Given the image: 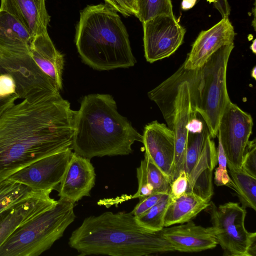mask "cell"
Wrapping results in <instances>:
<instances>
[{
  "instance_id": "obj_1",
  "label": "cell",
  "mask_w": 256,
  "mask_h": 256,
  "mask_svg": "<svg viewBox=\"0 0 256 256\" xmlns=\"http://www.w3.org/2000/svg\"><path fill=\"white\" fill-rule=\"evenodd\" d=\"M76 113L60 92L7 109L0 116V182L38 160L72 149Z\"/></svg>"
},
{
  "instance_id": "obj_2",
  "label": "cell",
  "mask_w": 256,
  "mask_h": 256,
  "mask_svg": "<svg viewBox=\"0 0 256 256\" xmlns=\"http://www.w3.org/2000/svg\"><path fill=\"white\" fill-rule=\"evenodd\" d=\"M68 244L82 256H144L174 251L161 230L142 227L132 212L88 216L72 232Z\"/></svg>"
},
{
  "instance_id": "obj_3",
  "label": "cell",
  "mask_w": 256,
  "mask_h": 256,
  "mask_svg": "<svg viewBox=\"0 0 256 256\" xmlns=\"http://www.w3.org/2000/svg\"><path fill=\"white\" fill-rule=\"evenodd\" d=\"M135 142H142V135L117 110L108 94L84 96L74 118L72 145L74 152L90 160L104 156L128 155Z\"/></svg>"
},
{
  "instance_id": "obj_4",
  "label": "cell",
  "mask_w": 256,
  "mask_h": 256,
  "mask_svg": "<svg viewBox=\"0 0 256 256\" xmlns=\"http://www.w3.org/2000/svg\"><path fill=\"white\" fill-rule=\"evenodd\" d=\"M75 43L83 62L94 70L128 68L136 62L126 28L106 4L88 6L80 11Z\"/></svg>"
},
{
  "instance_id": "obj_5",
  "label": "cell",
  "mask_w": 256,
  "mask_h": 256,
  "mask_svg": "<svg viewBox=\"0 0 256 256\" xmlns=\"http://www.w3.org/2000/svg\"><path fill=\"white\" fill-rule=\"evenodd\" d=\"M32 38L13 16L0 11V76H10L18 98L28 101L60 92L32 57Z\"/></svg>"
},
{
  "instance_id": "obj_6",
  "label": "cell",
  "mask_w": 256,
  "mask_h": 256,
  "mask_svg": "<svg viewBox=\"0 0 256 256\" xmlns=\"http://www.w3.org/2000/svg\"><path fill=\"white\" fill-rule=\"evenodd\" d=\"M74 202L56 204L16 229L0 246V256H38L62 238L74 220Z\"/></svg>"
},
{
  "instance_id": "obj_7",
  "label": "cell",
  "mask_w": 256,
  "mask_h": 256,
  "mask_svg": "<svg viewBox=\"0 0 256 256\" xmlns=\"http://www.w3.org/2000/svg\"><path fill=\"white\" fill-rule=\"evenodd\" d=\"M234 42L220 47L200 67L202 88L198 113L201 116L212 138L218 136L220 120L230 102L226 87V70Z\"/></svg>"
},
{
  "instance_id": "obj_8",
  "label": "cell",
  "mask_w": 256,
  "mask_h": 256,
  "mask_svg": "<svg viewBox=\"0 0 256 256\" xmlns=\"http://www.w3.org/2000/svg\"><path fill=\"white\" fill-rule=\"evenodd\" d=\"M204 210L210 216L212 228L224 255L246 256L250 244L256 238V233L248 232L245 228L246 208L234 202L216 206L210 200Z\"/></svg>"
},
{
  "instance_id": "obj_9",
  "label": "cell",
  "mask_w": 256,
  "mask_h": 256,
  "mask_svg": "<svg viewBox=\"0 0 256 256\" xmlns=\"http://www.w3.org/2000/svg\"><path fill=\"white\" fill-rule=\"evenodd\" d=\"M252 127L250 114L230 102L220 120L217 136L226 154L228 167L242 168L244 152Z\"/></svg>"
},
{
  "instance_id": "obj_10",
  "label": "cell",
  "mask_w": 256,
  "mask_h": 256,
  "mask_svg": "<svg viewBox=\"0 0 256 256\" xmlns=\"http://www.w3.org/2000/svg\"><path fill=\"white\" fill-rule=\"evenodd\" d=\"M144 56L148 62L169 57L181 46L185 28L174 15H159L142 23Z\"/></svg>"
},
{
  "instance_id": "obj_11",
  "label": "cell",
  "mask_w": 256,
  "mask_h": 256,
  "mask_svg": "<svg viewBox=\"0 0 256 256\" xmlns=\"http://www.w3.org/2000/svg\"><path fill=\"white\" fill-rule=\"evenodd\" d=\"M72 153V148H68L46 156L18 170L8 178L33 189L52 192L60 182Z\"/></svg>"
},
{
  "instance_id": "obj_12",
  "label": "cell",
  "mask_w": 256,
  "mask_h": 256,
  "mask_svg": "<svg viewBox=\"0 0 256 256\" xmlns=\"http://www.w3.org/2000/svg\"><path fill=\"white\" fill-rule=\"evenodd\" d=\"M145 154L172 182L174 155V134L166 124L154 120L144 128L142 142Z\"/></svg>"
},
{
  "instance_id": "obj_13",
  "label": "cell",
  "mask_w": 256,
  "mask_h": 256,
  "mask_svg": "<svg viewBox=\"0 0 256 256\" xmlns=\"http://www.w3.org/2000/svg\"><path fill=\"white\" fill-rule=\"evenodd\" d=\"M236 34L228 17L222 19L208 30H202L193 43L183 63L185 68L201 67L208 58L220 47L234 42Z\"/></svg>"
},
{
  "instance_id": "obj_14",
  "label": "cell",
  "mask_w": 256,
  "mask_h": 256,
  "mask_svg": "<svg viewBox=\"0 0 256 256\" xmlns=\"http://www.w3.org/2000/svg\"><path fill=\"white\" fill-rule=\"evenodd\" d=\"M90 160L74 152L58 186V196L76 202L84 196H90L95 184L96 172Z\"/></svg>"
},
{
  "instance_id": "obj_15",
  "label": "cell",
  "mask_w": 256,
  "mask_h": 256,
  "mask_svg": "<svg viewBox=\"0 0 256 256\" xmlns=\"http://www.w3.org/2000/svg\"><path fill=\"white\" fill-rule=\"evenodd\" d=\"M161 230L164 238L174 250L180 252H198L212 249L218 242L212 227L197 226L190 220Z\"/></svg>"
},
{
  "instance_id": "obj_16",
  "label": "cell",
  "mask_w": 256,
  "mask_h": 256,
  "mask_svg": "<svg viewBox=\"0 0 256 256\" xmlns=\"http://www.w3.org/2000/svg\"><path fill=\"white\" fill-rule=\"evenodd\" d=\"M51 192H44L0 213V246L19 227L56 204Z\"/></svg>"
},
{
  "instance_id": "obj_17",
  "label": "cell",
  "mask_w": 256,
  "mask_h": 256,
  "mask_svg": "<svg viewBox=\"0 0 256 256\" xmlns=\"http://www.w3.org/2000/svg\"><path fill=\"white\" fill-rule=\"evenodd\" d=\"M0 11L13 16L32 38L48 32L50 16L45 0H1Z\"/></svg>"
},
{
  "instance_id": "obj_18",
  "label": "cell",
  "mask_w": 256,
  "mask_h": 256,
  "mask_svg": "<svg viewBox=\"0 0 256 256\" xmlns=\"http://www.w3.org/2000/svg\"><path fill=\"white\" fill-rule=\"evenodd\" d=\"M217 164V148L210 134L198 160L187 176L186 192H193L210 202L214 194L212 172Z\"/></svg>"
},
{
  "instance_id": "obj_19",
  "label": "cell",
  "mask_w": 256,
  "mask_h": 256,
  "mask_svg": "<svg viewBox=\"0 0 256 256\" xmlns=\"http://www.w3.org/2000/svg\"><path fill=\"white\" fill-rule=\"evenodd\" d=\"M30 50L37 65L62 90L64 58L55 48L48 32L32 38Z\"/></svg>"
},
{
  "instance_id": "obj_20",
  "label": "cell",
  "mask_w": 256,
  "mask_h": 256,
  "mask_svg": "<svg viewBox=\"0 0 256 256\" xmlns=\"http://www.w3.org/2000/svg\"><path fill=\"white\" fill-rule=\"evenodd\" d=\"M209 204L210 202L192 192H185L178 198H171L164 216V228L192 220Z\"/></svg>"
},
{
  "instance_id": "obj_21",
  "label": "cell",
  "mask_w": 256,
  "mask_h": 256,
  "mask_svg": "<svg viewBox=\"0 0 256 256\" xmlns=\"http://www.w3.org/2000/svg\"><path fill=\"white\" fill-rule=\"evenodd\" d=\"M138 188L149 194H170V184L162 171L146 155L136 168Z\"/></svg>"
},
{
  "instance_id": "obj_22",
  "label": "cell",
  "mask_w": 256,
  "mask_h": 256,
  "mask_svg": "<svg viewBox=\"0 0 256 256\" xmlns=\"http://www.w3.org/2000/svg\"><path fill=\"white\" fill-rule=\"evenodd\" d=\"M44 192L6 178L0 182V213Z\"/></svg>"
},
{
  "instance_id": "obj_23",
  "label": "cell",
  "mask_w": 256,
  "mask_h": 256,
  "mask_svg": "<svg viewBox=\"0 0 256 256\" xmlns=\"http://www.w3.org/2000/svg\"><path fill=\"white\" fill-rule=\"evenodd\" d=\"M234 190L244 208L256 210V178L246 172L242 168L228 167Z\"/></svg>"
},
{
  "instance_id": "obj_24",
  "label": "cell",
  "mask_w": 256,
  "mask_h": 256,
  "mask_svg": "<svg viewBox=\"0 0 256 256\" xmlns=\"http://www.w3.org/2000/svg\"><path fill=\"white\" fill-rule=\"evenodd\" d=\"M171 200L170 194H164L161 200L142 214L136 217L138 224L144 228L158 232L164 228L165 212Z\"/></svg>"
},
{
  "instance_id": "obj_25",
  "label": "cell",
  "mask_w": 256,
  "mask_h": 256,
  "mask_svg": "<svg viewBox=\"0 0 256 256\" xmlns=\"http://www.w3.org/2000/svg\"><path fill=\"white\" fill-rule=\"evenodd\" d=\"M136 16L142 23L159 15L173 16L171 0H136Z\"/></svg>"
},
{
  "instance_id": "obj_26",
  "label": "cell",
  "mask_w": 256,
  "mask_h": 256,
  "mask_svg": "<svg viewBox=\"0 0 256 256\" xmlns=\"http://www.w3.org/2000/svg\"><path fill=\"white\" fill-rule=\"evenodd\" d=\"M209 135L210 133L206 124L200 132H188L184 168L187 176L198 160Z\"/></svg>"
},
{
  "instance_id": "obj_27",
  "label": "cell",
  "mask_w": 256,
  "mask_h": 256,
  "mask_svg": "<svg viewBox=\"0 0 256 256\" xmlns=\"http://www.w3.org/2000/svg\"><path fill=\"white\" fill-rule=\"evenodd\" d=\"M216 148L218 166L214 172V183L218 186H226L234 190V184L226 169V158L219 138H218V146Z\"/></svg>"
},
{
  "instance_id": "obj_28",
  "label": "cell",
  "mask_w": 256,
  "mask_h": 256,
  "mask_svg": "<svg viewBox=\"0 0 256 256\" xmlns=\"http://www.w3.org/2000/svg\"><path fill=\"white\" fill-rule=\"evenodd\" d=\"M242 168L250 175L256 178V141L249 140L245 148Z\"/></svg>"
},
{
  "instance_id": "obj_29",
  "label": "cell",
  "mask_w": 256,
  "mask_h": 256,
  "mask_svg": "<svg viewBox=\"0 0 256 256\" xmlns=\"http://www.w3.org/2000/svg\"><path fill=\"white\" fill-rule=\"evenodd\" d=\"M164 195V194L161 193H153L140 200L138 203L131 212L136 217L142 214L158 203Z\"/></svg>"
},
{
  "instance_id": "obj_30",
  "label": "cell",
  "mask_w": 256,
  "mask_h": 256,
  "mask_svg": "<svg viewBox=\"0 0 256 256\" xmlns=\"http://www.w3.org/2000/svg\"><path fill=\"white\" fill-rule=\"evenodd\" d=\"M188 185V177L184 170L180 172L179 175L170 183V194L172 198L180 197L184 194Z\"/></svg>"
},
{
  "instance_id": "obj_31",
  "label": "cell",
  "mask_w": 256,
  "mask_h": 256,
  "mask_svg": "<svg viewBox=\"0 0 256 256\" xmlns=\"http://www.w3.org/2000/svg\"><path fill=\"white\" fill-rule=\"evenodd\" d=\"M12 96H16L18 98L14 80L8 76L0 75V98H5Z\"/></svg>"
},
{
  "instance_id": "obj_32",
  "label": "cell",
  "mask_w": 256,
  "mask_h": 256,
  "mask_svg": "<svg viewBox=\"0 0 256 256\" xmlns=\"http://www.w3.org/2000/svg\"><path fill=\"white\" fill-rule=\"evenodd\" d=\"M106 4L124 16L133 15L128 8L125 0H104Z\"/></svg>"
},
{
  "instance_id": "obj_33",
  "label": "cell",
  "mask_w": 256,
  "mask_h": 256,
  "mask_svg": "<svg viewBox=\"0 0 256 256\" xmlns=\"http://www.w3.org/2000/svg\"><path fill=\"white\" fill-rule=\"evenodd\" d=\"M212 3L214 6L220 14L222 18L228 17L230 12V7L228 0H207Z\"/></svg>"
},
{
  "instance_id": "obj_34",
  "label": "cell",
  "mask_w": 256,
  "mask_h": 256,
  "mask_svg": "<svg viewBox=\"0 0 256 256\" xmlns=\"http://www.w3.org/2000/svg\"><path fill=\"white\" fill-rule=\"evenodd\" d=\"M204 122L197 118V116L192 118L186 126L189 132L199 133L202 132L204 128Z\"/></svg>"
},
{
  "instance_id": "obj_35",
  "label": "cell",
  "mask_w": 256,
  "mask_h": 256,
  "mask_svg": "<svg viewBox=\"0 0 256 256\" xmlns=\"http://www.w3.org/2000/svg\"><path fill=\"white\" fill-rule=\"evenodd\" d=\"M18 98L12 96L8 98H0V116L8 108L12 106Z\"/></svg>"
},
{
  "instance_id": "obj_36",
  "label": "cell",
  "mask_w": 256,
  "mask_h": 256,
  "mask_svg": "<svg viewBox=\"0 0 256 256\" xmlns=\"http://www.w3.org/2000/svg\"><path fill=\"white\" fill-rule=\"evenodd\" d=\"M256 238L254 239L250 244L246 254V256H256Z\"/></svg>"
},
{
  "instance_id": "obj_37",
  "label": "cell",
  "mask_w": 256,
  "mask_h": 256,
  "mask_svg": "<svg viewBox=\"0 0 256 256\" xmlns=\"http://www.w3.org/2000/svg\"><path fill=\"white\" fill-rule=\"evenodd\" d=\"M196 0H182V8L186 10L192 8L196 4Z\"/></svg>"
},
{
  "instance_id": "obj_38",
  "label": "cell",
  "mask_w": 256,
  "mask_h": 256,
  "mask_svg": "<svg viewBox=\"0 0 256 256\" xmlns=\"http://www.w3.org/2000/svg\"><path fill=\"white\" fill-rule=\"evenodd\" d=\"M125 1L132 14L136 16L137 13L136 0H125Z\"/></svg>"
},
{
  "instance_id": "obj_39",
  "label": "cell",
  "mask_w": 256,
  "mask_h": 256,
  "mask_svg": "<svg viewBox=\"0 0 256 256\" xmlns=\"http://www.w3.org/2000/svg\"><path fill=\"white\" fill-rule=\"evenodd\" d=\"M250 49L254 54L256 53V40L254 39L250 46Z\"/></svg>"
},
{
  "instance_id": "obj_40",
  "label": "cell",
  "mask_w": 256,
  "mask_h": 256,
  "mask_svg": "<svg viewBox=\"0 0 256 256\" xmlns=\"http://www.w3.org/2000/svg\"><path fill=\"white\" fill-rule=\"evenodd\" d=\"M251 76L254 78L256 79V67L254 66L253 68L252 69V72H251Z\"/></svg>"
}]
</instances>
